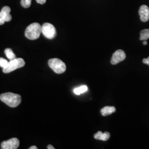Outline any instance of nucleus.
I'll return each mask as SVG.
<instances>
[{
    "label": "nucleus",
    "instance_id": "nucleus-1",
    "mask_svg": "<svg viewBox=\"0 0 149 149\" xmlns=\"http://www.w3.org/2000/svg\"><path fill=\"white\" fill-rule=\"evenodd\" d=\"M0 100L7 106L12 108L18 106L22 101L21 96L11 92L1 94L0 95Z\"/></svg>",
    "mask_w": 149,
    "mask_h": 149
},
{
    "label": "nucleus",
    "instance_id": "nucleus-2",
    "mask_svg": "<svg viewBox=\"0 0 149 149\" xmlns=\"http://www.w3.org/2000/svg\"><path fill=\"white\" fill-rule=\"evenodd\" d=\"M42 33V26L38 23H33L27 27L25 31V36L30 40H36L40 37Z\"/></svg>",
    "mask_w": 149,
    "mask_h": 149
},
{
    "label": "nucleus",
    "instance_id": "nucleus-3",
    "mask_svg": "<svg viewBox=\"0 0 149 149\" xmlns=\"http://www.w3.org/2000/svg\"><path fill=\"white\" fill-rule=\"evenodd\" d=\"M48 65L55 73L58 74L64 73L66 69L65 64L58 58L50 59L48 61Z\"/></svg>",
    "mask_w": 149,
    "mask_h": 149
},
{
    "label": "nucleus",
    "instance_id": "nucleus-4",
    "mask_svg": "<svg viewBox=\"0 0 149 149\" xmlns=\"http://www.w3.org/2000/svg\"><path fill=\"white\" fill-rule=\"evenodd\" d=\"M25 65L24 60L22 58H16L10 60L5 68L3 69V72L5 74H8L15 70L21 68Z\"/></svg>",
    "mask_w": 149,
    "mask_h": 149
},
{
    "label": "nucleus",
    "instance_id": "nucleus-5",
    "mask_svg": "<svg viewBox=\"0 0 149 149\" xmlns=\"http://www.w3.org/2000/svg\"><path fill=\"white\" fill-rule=\"evenodd\" d=\"M42 33L45 37L49 39H53L56 35L55 28L49 23H45L42 26Z\"/></svg>",
    "mask_w": 149,
    "mask_h": 149
},
{
    "label": "nucleus",
    "instance_id": "nucleus-6",
    "mask_svg": "<svg viewBox=\"0 0 149 149\" xmlns=\"http://www.w3.org/2000/svg\"><path fill=\"white\" fill-rule=\"evenodd\" d=\"M19 145V140L16 138H13L2 142L1 148L2 149H17L18 148Z\"/></svg>",
    "mask_w": 149,
    "mask_h": 149
},
{
    "label": "nucleus",
    "instance_id": "nucleus-7",
    "mask_svg": "<svg viewBox=\"0 0 149 149\" xmlns=\"http://www.w3.org/2000/svg\"><path fill=\"white\" fill-rule=\"evenodd\" d=\"M11 8L8 6H5L0 12V25L3 24L6 22L11 21L12 16L10 14Z\"/></svg>",
    "mask_w": 149,
    "mask_h": 149
},
{
    "label": "nucleus",
    "instance_id": "nucleus-8",
    "mask_svg": "<svg viewBox=\"0 0 149 149\" xmlns=\"http://www.w3.org/2000/svg\"><path fill=\"white\" fill-rule=\"evenodd\" d=\"M125 58L126 54L125 52L122 49H119L113 54L111 63L112 65H116L124 60Z\"/></svg>",
    "mask_w": 149,
    "mask_h": 149
},
{
    "label": "nucleus",
    "instance_id": "nucleus-9",
    "mask_svg": "<svg viewBox=\"0 0 149 149\" xmlns=\"http://www.w3.org/2000/svg\"><path fill=\"white\" fill-rule=\"evenodd\" d=\"M139 14L140 17V20L143 22H146L149 19V8L146 5L141 6L139 10Z\"/></svg>",
    "mask_w": 149,
    "mask_h": 149
},
{
    "label": "nucleus",
    "instance_id": "nucleus-10",
    "mask_svg": "<svg viewBox=\"0 0 149 149\" xmlns=\"http://www.w3.org/2000/svg\"><path fill=\"white\" fill-rule=\"evenodd\" d=\"M94 138L97 140H101L102 141H107L110 138V133L108 132L102 133L101 131H99L95 134Z\"/></svg>",
    "mask_w": 149,
    "mask_h": 149
},
{
    "label": "nucleus",
    "instance_id": "nucleus-11",
    "mask_svg": "<svg viewBox=\"0 0 149 149\" xmlns=\"http://www.w3.org/2000/svg\"><path fill=\"white\" fill-rule=\"evenodd\" d=\"M116 109L114 107L106 106L101 109V113L103 116H107L116 112Z\"/></svg>",
    "mask_w": 149,
    "mask_h": 149
},
{
    "label": "nucleus",
    "instance_id": "nucleus-12",
    "mask_svg": "<svg viewBox=\"0 0 149 149\" xmlns=\"http://www.w3.org/2000/svg\"><path fill=\"white\" fill-rule=\"evenodd\" d=\"M140 40H147L149 39V29H145L142 30L140 33Z\"/></svg>",
    "mask_w": 149,
    "mask_h": 149
},
{
    "label": "nucleus",
    "instance_id": "nucleus-13",
    "mask_svg": "<svg viewBox=\"0 0 149 149\" xmlns=\"http://www.w3.org/2000/svg\"><path fill=\"white\" fill-rule=\"evenodd\" d=\"M87 90H88L87 86H86V85L81 86L79 87L75 88L74 90V94H76L77 95H80L81 94L86 92Z\"/></svg>",
    "mask_w": 149,
    "mask_h": 149
},
{
    "label": "nucleus",
    "instance_id": "nucleus-14",
    "mask_svg": "<svg viewBox=\"0 0 149 149\" xmlns=\"http://www.w3.org/2000/svg\"><path fill=\"white\" fill-rule=\"evenodd\" d=\"M5 53L7 56V58L10 60H12L13 59H16V55L13 52L11 48H7L5 50Z\"/></svg>",
    "mask_w": 149,
    "mask_h": 149
},
{
    "label": "nucleus",
    "instance_id": "nucleus-15",
    "mask_svg": "<svg viewBox=\"0 0 149 149\" xmlns=\"http://www.w3.org/2000/svg\"><path fill=\"white\" fill-rule=\"evenodd\" d=\"M32 0H21V4L24 8H28L31 5Z\"/></svg>",
    "mask_w": 149,
    "mask_h": 149
},
{
    "label": "nucleus",
    "instance_id": "nucleus-16",
    "mask_svg": "<svg viewBox=\"0 0 149 149\" xmlns=\"http://www.w3.org/2000/svg\"><path fill=\"white\" fill-rule=\"evenodd\" d=\"M8 63V61L6 59H3L2 58H0V66L2 68H5L6 67V66L7 65V64Z\"/></svg>",
    "mask_w": 149,
    "mask_h": 149
},
{
    "label": "nucleus",
    "instance_id": "nucleus-17",
    "mask_svg": "<svg viewBox=\"0 0 149 149\" xmlns=\"http://www.w3.org/2000/svg\"><path fill=\"white\" fill-rule=\"evenodd\" d=\"M143 63L145 64L148 65L149 66V56L148 58H144L143 60Z\"/></svg>",
    "mask_w": 149,
    "mask_h": 149
},
{
    "label": "nucleus",
    "instance_id": "nucleus-18",
    "mask_svg": "<svg viewBox=\"0 0 149 149\" xmlns=\"http://www.w3.org/2000/svg\"><path fill=\"white\" fill-rule=\"evenodd\" d=\"M36 1L38 3H39L40 5H44L46 2L47 0H36Z\"/></svg>",
    "mask_w": 149,
    "mask_h": 149
},
{
    "label": "nucleus",
    "instance_id": "nucleus-19",
    "mask_svg": "<svg viewBox=\"0 0 149 149\" xmlns=\"http://www.w3.org/2000/svg\"><path fill=\"white\" fill-rule=\"evenodd\" d=\"M48 149H54L55 148H54L53 146L52 145H49L47 147Z\"/></svg>",
    "mask_w": 149,
    "mask_h": 149
},
{
    "label": "nucleus",
    "instance_id": "nucleus-20",
    "mask_svg": "<svg viewBox=\"0 0 149 149\" xmlns=\"http://www.w3.org/2000/svg\"><path fill=\"white\" fill-rule=\"evenodd\" d=\"M29 149H37L38 148L37 147V146H31V147H30L29 148Z\"/></svg>",
    "mask_w": 149,
    "mask_h": 149
},
{
    "label": "nucleus",
    "instance_id": "nucleus-21",
    "mask_svg": "<svg viewBox=\"0 0 149 149\" xmlns=\"http://www.w3.org/2000/svg\"><path fill=\"white\" fill-rule=\"evenodd\" d=\"M143 45H146L148 44V42H146V40H144L143 42Z\"/></svg>",
    "mask_w": 149,
    "mask_h": 149
}]
</instances>
